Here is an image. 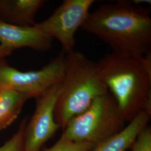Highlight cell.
Returning <instances> with one entry per match:
<instances>
[{
  "instance_id": "cell-1",
  "label": "cell",
  "mask_w": 151,
  "mask_h": 151,
  "mask_svg": "<svg viewBox=\"0 0 151 151\" xmlns=\"http://www.w3.org/2000/svg\"><path fill=\"white\" fill-rule=\"evenodd\" d=\"M80 29L101 39L113 54L141 58L151 52L150 10L132 1L99 6L89 13Z\"/></svg>"
},
{
  "instance_id": "cell-2",
  "label": "cell",
  "mask_w": 151,
  "mask_h": 151,
  "mask_svg": "<svg viewBox=\"0 0 151 151\" xmlns=\"http://www.w3.org/2000/svg\"><path fill=\"white\" fill-rule=\"evenodd\" d=\"M97 68L125 122L145 111L151 115V52L142 58L110 53Z\"/></svg>"
},
{
  "instance_id": "cell-3",
  "label": "cell",
  "mask_w": 151,
  "mask_h": 151,
  "mask_svg": "<svg viewBox=\"0 0 151 151\" xmlns=\"http://www.w3.org/2000/svg\"><path fill=\"white\" fill-rule=\"evenodd\" d=\"M61 84L54 118L62 130L70 119L85 111L96 98L109 93L96 62L75 50L65 55Z\"/></svg>"
},
{
  "instance_id": "cell-4",
  "label": "cell",
  "mask_w": 151,
  "mask_h": 151,
  "mask_svg": "<svg viewBox=\"0 0 151 151\" xmlns=\"http://www.w3.org/2000/svg\"><path fill=\"white\" fill-rule=\"evenodd\" d=\"M125 123L113 98L108 93L96 98L85 111L70 119L60 138L96 146L123 129Z\"/></svg>"
},
{
  "instance_id": "cell-5",
  "label": "cell",
  "mask_w": 151,
  "mask_h": 151,
  "mask_svg": "<svg viewBox=\"0 0 151 151\" xmlns=\"http://www.w3.org/2000/svg\"><path fill=\"white\" fill-rule=\"evenodd\" d=\"M65 53L61 52L38 70L22 72L0 60V88L9 89L35 98L50 87L61 83L65 73Z\"/></svg>"
},
{
  "instance_id": "cell-6",
  "label": "cell",
  "mask_w": 151,
  "mask_h": 151,
  "mask_svg": "<svg viewBox=\"0 0 151 151\" xmlns=\"http://www.w3.org/2000/svg\"><path fill=\"white\" fill-rule=\"evenodd\" d=\"M95 0H65L54 12L43 22L35 25L49 37L57 39L62 52L69 54L74 51L76 32L88 15Z\"/></svg>"
},
{
  "instance_id": "cell-7",
  "label": "cell",
  "mask_w": 151,
  "mask_h": 151,
  "mask_svg": "<svg viewBox=\"0 0 151 151\" xmlns=\"http://www.w3.org/2000/svg\"><path fill=\"white\" fill-rule=\"evenodd\" d=\"M61 83L50 87L35 97V109L26 124L24 151H40L42 147L60 129L55 120L54 110Z\"/></svg>"
},
{
  "instance_id": "cell-8",
  "label": "cell",
  "mask_w": 151,
  "mask_h": 151,
  "mask_svg": "<svg viewBox=\"0 0 151 151\" xmlns=\"http://www.w3.org/2000/svg\"><path fill=\"white\" fill-rule=\"evenodd\" d=\"M53 39L38 28L20 27L7 23L0 19V44L13 49L29 48L46 52L52 47Z\"/></svg>"
},
{
  "instance_id": "cell-9",
  "label": "cell",
  "mask_w": 151,
  "mask_h": 151,
  "mask_svg": "<svg viewBox=\"0 0 151 151\" xmlns=\"http://www.w3.org/2000/svg\"><path fill=\"white\" fill-rule=\"evenodd\" d=\"M44 0H0V19L20 27H32L39 10L44 5Z\"/></svg>"
},
{
  "instance_id": "cell-10",
  "label": "cell",
  "mask_w": 151,
  "mask_h": 151,
  "mask_svg": "<svg viewBox=\"0 0 151 151\" xmlns=\"http://www.w3.org/2000/svg\"><path fill=\"white\" fill-rule=\"evenodd\" d=\"M151 115L142 111L118 133L95 146L91 151H127L149 123Z\"/></svg>"
},
{
  "instance_id": "cell-11",
  "label": "cell",
  "mask_w": 151,
  "mask_h": 151,
  "mask_svg": "<svg viewBox=\"0 0 151 151\" xmlns=\"http://www.w3.org/2000/svg\"><path fill=\"white\" fill-rule=\"evenodd\" d=\"M30 96L20 92L0 88V131L12 124L22 111Z\"/></svg>"
},
{
  "instance_id": "cell-12",
  "label": "cell",
  "mask_w": 151,
  "mask_h": 151,
  "mask_svg": "<svg viewBox=\"0 0 151 151\" xmlns=\"http://www.w3.org/2000/svg\"><path fill=\"white\" fill-rule=\"evenodd\" d=\"M27 121V116L22 119L16 133L4 145L0 147V151H24V135Z\"/></svg>"
},
{
  "instance_id": "cell-13",
  "label": "cell",
  "mask_w": 151,
  "mask_h": 151,
  "mask_svg": "<svg viewBox=\"0 0 151 151\" xmlns=\"http://www.w3.org/2000/svg\"><path fill=\"white\" fill-rule=\"evenodd\" d=\"M95 146L91 143H75L60 138L54 145L40 151H91Z\"/></svg>"
},
{
  "instance_id": "cell-14",
  "label": "cell",
  "mask_w": 151,
  "mask_h": 151,
  "mask_svg": "<svg viewBox=\"0 0 151 151\" xmlns=\"http://www.w3.org/2000/svg\"><path fill=\"white\" fill-rule=\"evenodd\" d=\"M130 150L132 151H151L150 127H146L140 132Z\"/></svg>"
},
{
  "instance_id": "cell-15",
  "label": "cell",
  "mask_w": 151,
  "mask_h": 151,
  "mask_svg": "<svg viewBox=\"0 0 151 151\" xmlns=\"http://www.w3.org/2000/svg\"><path fill=\"white\" fill-rule=\"evenodd\" d=\"M14 49L5 47L0 44V60L4 59L14 52Z\"/></svg>"
},
{
  "instance_id": "cell-16",
  "label": "cell",
  "mask_w": 151,
  "mask_h": 151,
  "mask_svg": "<svg viewBox=\"0 0 151 151\" xmlns=\"http://www.w3.org/2000/svg\"><path fill=\"white\" fill-rule=\"evenodd\" d=\"M133 2L134 4L137 5H140V4H151V0H135Z\"/></svg>"
}]
</instances>
